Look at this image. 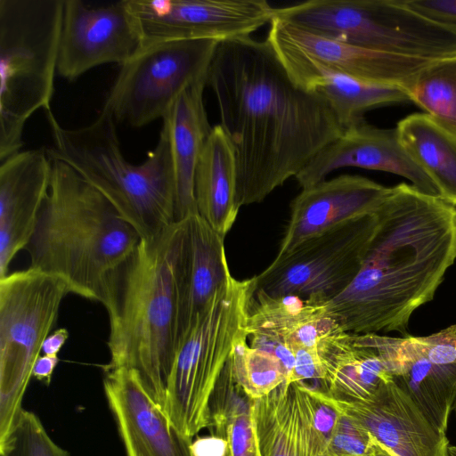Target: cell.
Here are the masks:
<instances>
[{"label":"cell","instance_id":"cell-5","mask_svg":"<svg viewBox=\"0 0 456 456\" xmlns=\"http://www.w3.org/2000/svg\"><path fill=\"white\" fill-rule=\"evenodd\" d=\"M51 159L67 163L97 189L139 234L149 239L175 219V183L168 128L165 121L155 148L139 165L124 157L112 115L102 110L91 124L61 126L47 111Z\"/></svg>","mask_w":456,"mask_h":456},{"label":"cell","instance_id":"cell-22","mask_svg":"<svg viewBox=\"0 0 456 456\" xmlns=\"http://www.w3.org/2000/svg\"><path fill=\"white\" fill-rule=\"evenodd\" d=\"M344 331L326 302L298 297H271L254 291L247 319L250 343L271 340L294 348L317 349Z\"/></svg>","mask_w":456,"mask_h":456},{"label":"cell","instance_id":"cell-21","mask_svg":"<svg viewBox=\"0 0 456 456\" xmlns=\"http://www.w3.org/2000/svg\"><path fill=\"white\" fill-rule=\"evenodd\" d=\"M254 416L261 456H324L326 444L315 428L305 384L282 383L256 400Z\"/></svg>","mask_w":456,"mask_h":456},{"label":"cell","instance_id":"cell-7","mask_svg":"<svg viewBox=\"0 0 456 456\" xmlns=\"http://www.w3.org/2000/svg\"><path fill=\"white\" fill-rule=\"evenodd\" d=\"M254 291L253 277L240 281L231 275L180 341L163 411L187 438L208 427L209 400L217 379L237 343L247 338Z\"/></svg>","mask_w":456,"mask_h":456},{"label":"cell","instance_id":"cell-13","mask_svg":"<svg viewBox=\"0 0 456 456\" xmlns=\"http://www.w3.org/2000/svg\"><path fill=\"white\" fill-rule=\"evenodd\" d=\"M126 4L139 26L143 45L249 37L271 23L275 10L265 0H126Z\"/></svg>","mask_w":456,"mask_h":456},{"label":"cell","instance_id":"cell-31","mask_svg":"<svg viewBox=\"0 0 456 456\" xmlns=\"http://www.w3.org/2000/svg\"><path fill=\"white\" fill-rule=\"evenodd\" d=\"M247 340H240L233 350V373L245 393L257 400L286 382L288 375L275 355L251 346Z\"/></svg>","mask_w":456,"mask_h":456},{"label":"cell","instance_id":"cell-30","mask_svg":"<svg viewBox=\"0 0 456 456\" xmlns=\"http://www.w3.org/2000/svg\"><path fill=\"white\" fill-rule=\"evenodd\" d=\"M405 91L411 102L456 134V54L431 61Z\"/></svg>","mask_w":456,"mask_h":456},{"label":"cell","instance_id":"cell-41","mask_svg":"<svg viewBox=\"0 0 456 456\" xmlns=\"http://www.w3.org/2000/svg\"><path fill=\"white\" fill-rule=\"evenodd\" d=\"M453 411H454L455 415H456V402H455V403H454Z\"/></svg>","mask_w":456,"mask_h":456},{"label":"cell","instance_id":"cell-8","mask_svg":"<svg viewBox=\"0 0 456 456\" xmlns=\"http://www.w3.org/2000/svg\"><path fill=\"white\" fill-rule=\"evenodd\" d=\"M278 18L309 33L362 48L436 61L456 54V34L399 0H310L282 6Z\"/></svg>","mask_w":456,"mask_h":456},{"label":"cell","instance_id":"cell-34","mask_svg":"<svg viewBox=\"0 0 456 456\" xmlns=\"http://www.w3.org/2000/svg\"><path fill=\"white\" fill-rule=\"evenodd\" d=\"M418 348L434 363L456 364V331L448 327L428 336H411Z\"/></svg>","mask_w":456,"mask_h":456},{"label":"cell","instance_id":"cell-10","mask_svg":"<svg viewBox=\"0 0 456 456\" xmlns=\"http://www.w3.org/2000/svg\"><path fill=\"white\" fill-rule=\"evenodd\" d=\"M378 225L376 212L314 235L253 277L255 290L271 297L294 296L327 302L360 273Z\"/></svg>","mask_w":456,"mask_h":456},{"label":"cell","instance_id":"cell-26","mask_svg":"<svg viewBox=\"0 0 456 456\" xmlns=\"http://www.w3.org/2000/svg\"><path fill=\"white\" fill-rule=\"evenodd\" d=\"M399 139L442 199L456 206V134L426 113H413L396 126Z\"/></svg>","mask_w":456,"mask_h":456},{"label":"cell","instance_id":"cell-29","mask_svg":"<svg viewBox=\"0 0 456 456\" xmlns=\"http://www.w3.org/2000/svg\"><path fill=\"white\" fill-rule=\"evenodd\" d=\"M309 91L318 93L326 100L344 128L363 120L367 110L411 102L401 87L367 83L340 75L322 77Z\"/></svg>","mask_w":456,"mask_h":456},{"label":"cell","instance_id":"cell-11","mask_svg":"<svg viewBox=\"0 0 456 456\" xmlns=\"http://www.w3.org/2000/svg\"><path fill=\"white\" fill-rule=\"evenodd\" d=\"M218 43L171 40L143 45L121 66L102 109L116 123L133 127L163 120L176 99L207 77Z\"/></svg>","mask_w":456,"mask_h":456},{"label":"cell","instance_id":"cell-24","mask_svg":"<svg viewBox=\"0 0 456 456\" xmlns=\"http://www.w3.org/2000/svg\"><path fill=\"white\" fill-rule=\"evenodd\" d=\"M186 222L181 340L197 315L232 275L224 238L199 214L189 216Z\"/></svg>","mask_w":456,"mask_h":456},{"label":"cell","instance_id":"cell-17","mask_svg":"<svg viewBox=\"0 0 456 456\" xmlns=\"http://www.w3.org/2000/svg\"><path fill=\"white\" fill-rule=\"evenodd\" d=\"M104 371L105 395L126 456H192V440L171 423L135 370L119 367Z\"/></svg>","mask_w":456,"mask_h":456},{"label":"cell","instance_id":"cell-19","mask_svg":"<svg viewBox=\"0 0 456 456\" xmlns=\"http://www.w3.org/2000/svg\"><path fill=\"white\" fill-rule=\"evenodd\" d=\"M389 191L390 187L357 175H341L302 189L290 204L277 256L338 224L375 213Z\"/></svg>","mask_w":456,"mask_h":456},{"label":"cell","instance_id":"cell-3","mask_svg":"<svg viewBox=\"0 0 456 456\" xmlns=\"http://www.w3.org/2000/svg\"><path fill=\"white\" fill-rule=\"evenodd\" d=\"M186 219L141 239L112 279L104 306L110 322V362L104 370H135L151 397L164 407L182 335Z\"/></svg>","mask_w":456,"mask_h":456},{"label":"cell","instance_id":"cell-15","mask_svg":"<svg viewBox=\"0 0 456 456\" xmlns=\"http://www.w3.org/2000/svg\"><path fill=\"white\" fill-rule=\"evenodd\" d=\"M362 167L401 175L424 193L441 197L431 179L402 145L395 128H379L362 120L345 128L295 176L304 189L343 167Z\"/></svg>","mask_w":456,"mask_h":456},{"label":"cell","instance_id":"cell-28","mask_svg":"<svg viewBox=\"0 0 456 456\" xmlns=\"http://www.w3.org/2000/svg\"><path fill=\"white\" fill-rule=\"evenodd\" d=\"M251 399L237 382L232 356L225 363L209 400L211 435L228 444L227 456H261Z\"/></svg>","mask_w":456,"mask_h":456},{"label":"cell","instance_id":"cell-18","mask_svg":"<svg viewBox=\"0 0 456 456\" xmlns=\"http://www.w3.org/2000/svg\"><path fill=\"white\" fill-rule=\"evenodd\" d=\"M0 278L28 244L48 193L52 159L46 150L20 151L0 162Z\"/></svg>","mask_w":456,"mask_h":456},{"label":"cell","instance_id":"cell-36","mask_svg":"<svg viewBox=\"0 0 456 456\" xmlns=\"http://www.w3.org/2000/svg\"><path fill=\"white\" fill-rule=\"evenodd\" d=\"M192 456H227L228 444L217 436H200L191 444Z\"/></svg>","mask_w":456,"mask_h":456},{"label":"cell","instance_id":"cell-35","mask_svg":"<svg viewBox=\"0 0 456 456\" xmlns=\"http://www.w3.org/2000/svg\"><path fill=\"white\" fill-rule=\"evenodd\" d=\"M423 18L456 34V0H399Z\"/></svg>","mask_w":456,"mask_h":456},{"label":"cell","instance_id":"cell-2","mask_svg":"<svg viewBox=\"0 0 456 456\" xmlns=\"http://www.w3.org/2000/svg\"><path fill=\"white\" fill-rule=\"evenodd\" d=\"M376 215L360 273L326 306L346 332L405 337L412 314L433 300L456 261V206L401 183Z\"/></svg>","mask_w":456,"mask_h":456},{"label":"cell","instance_id":"cell-32","mask_svg":"<svg viewBox=\"0 0 456 456\" xmlns=\"http://www.w3.org/2000/svg\"><path fill=\"white\" fill-rule=\"evenodd\" d=\"M1 456H70L48 435L37 414L21 408L0 439Z\"/></svg>","mask_w":456,"mask_h":456},{"label":"cell","instance_id":"cell-40","mask_svg":"<svg viewBox=\"0 0 456 456\" xmlns=\"http://www.w3.org/2000/svg\"><path fill=\"white\" fill-rule=\"evenodd\" d=\"M448 328L452 330H454V331H456V323L448 326Z\"/></svg>","mask_w":456,"mask_h":456},{"label":"cell","instance_id":"cell-14","mask_svg":"<svg viewBox=\"0 0 456 456\" xmlns=\"http://www.w3.org/2000/svg\"><path fill=\"white\" fill-rule=\"evenodd\" d=\"M143 47L139 26L126 0L90 7L64 0L57 74L73 81L103 64L123 65Z\"/></svg>","mask_w":456,"mask_h":456},{"label":"cell","instance_id":"cell-39","mask_svg":"<svg viewBox=\"0 0 456 456\" xmlns=\"http://www.w3.org/2000/svg\"><path fill=\"white\" fill-rule=\"evenodd\" d=\"M448 454L449 456H456V446L450 445Z\"/></svg>","mask_w":456,"mask_h":456},{"label":"cell","instance_id":"cell-9","mask_svg":"<svg viewBox=\"0 0 456 456\" xmlns=\"http://www.w3.org/2000/svg\"><path fill=\"white\" fill-rule=\"evenodd\" d=\"M69 293L63 281L31 267L0 278V439L22 408L34 364Z\"/></svg>","mask_w":456,"mask_h":456},{"label":"cell","instance_id":"cell-6","mask_svg":"<svg viewBox=\"0 0 456 456\" xmlns=\"http://www.w3.org/2000/svg\"><path fill=\"white\" fill-rule=\"evenodd\" d=\"M64 0H0V162L20 152L24 126L51 110Z\"/></svg>","mask_w":456,"mask_h":456},{"label":"cell","instance_id":"cell-1","mask_svg":"<svg viewBox=\"0 0 456 456\" xmlns=\"http://www.w3.org/2000/svg\"><path fill=\"white\" fill-rule=\"evenodd\" d=\"M207 86L234 149L240 208L295 178L345 130L322 95L291 79L266 40L219 42Z\"/></svg>","mask_w":456,"mask_h":456},{"label":"cell","instance_id":"cell-38","mask_svg":"<svg viewBox=\"0 0 456 456\" xmlns=\"http://www.w3.org/2000/svg\"><path fill=\"white\" fill-rule=\"evenodd\" d=\"M69 338L66 328H60L49 334L43 343L42 352L45 355H58V353Z\"/></svg>","mask_w":456,"mask_h":456},{"label":"cell","instance_id":"cell-20","mask_svg":"<svg viewBox=\"0 0 456 456\" xmlns=\"http://www.w3.org/2000/svg\"><path fill=\"white\" fill-rule=\"evenodd\" d=\"M362 344L375 348L393 380L428 419L446 433L456 402V364L432 362L415 345L411 335L388 337L354 334Z\"/></svg>","mask_w":456,"mask_h":456},{"label":"cell","instance_id":"cell-27","mask_svg":"<svg viewBox=\"0 0 456 456\" xmlns=\"http://www.w3.org/2000/svg\"><path fill=\"white\" fill-rule=\"evenodd\" d=\"M323 391L332 398L365 401L393 381L378 351L359 343L354 334L323 358Z\"/></svg>","mask_w":456,"mask_h":456},{"label":"cell","instance_id":"cell-25","mask_svg":"<svg viewBox=\"0 0 456 456\" xmlns=\"http://www.w3.org/2000/svg\"><path fill=\"white\" fill-rule=\"evenodd\" d=\"M234 149L220 124L212 126L200 156L194 178L198 214L225 238L240 208L236 203Z\"/></svg>","mask_w":456,"mask_h":456},{"label":"cell","instance_id":"cell-33","mask_svg":"<svg viewBox=\"0 0 456 456\" xmlns=\"http://www.w3.org/2000/svg\"><path fill=\"white\" fill-rule=\"evenodd\" d=\"M324 456L395 455L380 444L362 424L352 417L339 412Z\"/></svg>","mask_w":456,"mask_h":456},{"label":"cell","instance_id":"cell-37","mask_svg":"<svg viewBox=\"0 0 456 456\" xmlns=\"http://www.w3.org/2000/svg\"><path fill=\"white\" fill-rule=\"evenodd\" d=\"M59 361L58 355H40L34 364L32 377L46 386L50 385L53 373Z\"/></svg>","mask_w":456,"mask_h":456},{"label":"cell","instance_id":"cell-16","mask_svg":"<svg viewBox=\"0 0 456 456\" xmlns=\"http://www.w3.org/2000/svg\"><path fill=\"white\" fill-rule=\"evenodd\" d=\"M323 397L368 429L395 456H449L446 433L436 428L395 381L365 401Z\"/></svg>","mask_w":456,"mask_h":456},{"label":"cell","instance_id":"cell-23","mask_svg":"<svg viewBox=\"0 0 456 456\" xmlns=\"http://www.w3.org/2000/svg\"><path fill=\"white\" fill-rule=\"evenodd\" d=\"M207 77L187 88L175 102L166 122L170 140L175 183V219L198 214L194 178L210 126L204 104Z\"/></svg>","mask_w":456,"mask_h":456},{"label":"cell","instance_id":"cell-4","mask_svg":"<svg viewBox=\"0 0 456 456\" xmlns=\"http://www.w3.org/2000/svg\"><path fill=\"white\" fill-rule=\"evenodd\" d=\"M51 159L49 191L25 248L29 267L61 279L70 293L105 306L114 275L141 237L73 167Z\"/></svg>","mask_w":456,"mask_h":456},{"label":"cell","instance_id":"cell-12","mask_svg":"<svg viewBox=\"0 0 456 456\" xmlns=\"http://www.w3.org/2000/svg\"><path fill=\"white\" fill-rule=\"evenodd\" d=\"M300 87L328 75L406 89L431 61L376 52L322 37L273 18L265 39Z\"/></svg>","mask_w":456,"mask_h":456}]
</instances>
